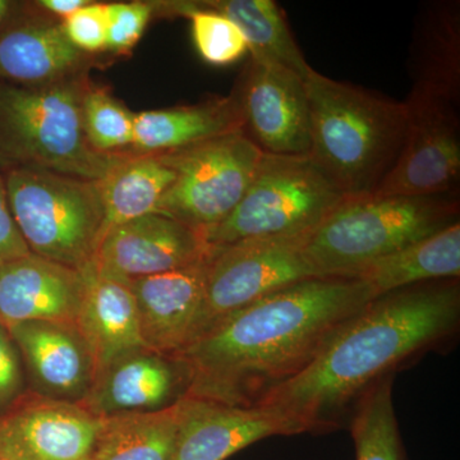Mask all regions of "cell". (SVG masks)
<instances>
[{"label": "cell", "instance_id": "cell-1", "mask_svg": "<svg viewBox=\"0 0 460 460\" xmlns=\"http://www.w3.org/2000/svg\"><path fill=\"white\" fill-rule=\"evenodd\" d=\"M376 296L363 281L313 278L239 310L175 354L189 371L186 396L261 404Z\"/></svg>", "mask_w": 460, "mask_h": 460}, {"label": "cell", "instance_id": "cell-2", "mask_svg": "<svg viewBox=\"0 0 460 460\" xmlns=\"http://www.w3.org/2000/svg\"><path fill=\"white\" fill-rule=\"evenodd\" d=\"M459 323V279L378 296L335 332L304 372L259 405L279 411L299 435L335 431L372 385L452 338Z\"/></svg>", "mask_w": 460, "mask_h": 460}, {"label": "cell", "instance_id": "cell-3", "mask_svg": "<svg viewBox=\"0 0 460 460\" xmlns=\"http://www.w3.org/2000/svg\"><path fill=\"white\" fill-rule=\"evenodd\" d=\"M305 84L310 111L308 156L345 198L374 195L404 145V102L314 69Z\"/></svg>", "mask_w": 460, "mask_h": 460}, {"label": "cell", "instance_id": "cell-4", "mask_svg": "<svg viewBox=\"0 0 460 460\" xmlns=\"http://www.w3.org/2000/svg\"><path fill=\"white\" fill-rule=\"evenodd\" d=\"M459 195L347 198L311 233L305 253L317 278H343L459 222Z\"/></svg>", "mask_w": 460, "mask_h": 460}, {"label": "cell", "instance_id": "cell-5", "mask_svg": "<svg viewBox=\"0 0 460 460\" xmlns=\"http://www.w3.org/2000/svg\"><path fill=\"white\" fill-rule=\"evenodd\" d=\"M84 87L60 80L40 86L0 83V151L18 164L99 181L124 155L98 153L87 141Z\"/></svg>", "mask_w": 460, "mask_h": 460}, {"label": "cell", "instance_id": "cell-6", "mask_svg": "<svg viewBox=\"0 0 460 460\" xmlns=\"http://www.w3.org/2000/svg\"><path fill=\"white\" fill-rule=\"evenodd\" d=\"M4 178L9 208L31 253L84 272L104 235L98 181L16 164Z\"/></svg>", "mask_w": 460, "mask_h": 460}, {"label": "cell", "instance_id": "cell-7", "mask_svg": "<svg viewBox=\"0 0 460 460\" xmlns=\"http://www.w3.org/2000/svg\"><path fill=\"white\" fill-rule=\"evenodd\" d=\"M345 199L310 156L262 154L243 199L205 239L222 247L246 239L305 234Z\"/></svg>", "mask_w": 460, "mask_h": 460}, {"label": "cell", "instance_id": "cell-8", "mask_svg": "<svg viewBox=\"0 0 460 460\" xmlns=\"http://www.w3.org/2000/svg\"><path fill=\"white\" fill-rule=\"evenodd\" d=\"M175 180L157 214L205 233L237 208L253 180L262 153L242 131L162 154Z\"/></svg>", "mask_w": 460, "mask_h": 460}, {"label": "cell", "instance_id": "cell-9", "mask_svg": "<svg viewBox=\"0 0 460 460\" xmlns=\"http://www.w3.org/2000/svg\"><path fill=\"white\" fill-rule=\"evenodd\" d=\"M311 233L211 246L204 302L190 343L260 299L317 278L305 253Z\"/></svg>", "mask_w": 460, "mask_h": 460}, {"label": "cell", "instance_id": "cell-10", "mask_svg": "<svg viewBox=\"0 0 460 460\" xmlns=\"http://www.w3.org/2000/svg\"><path fill=\"white\" fill-rule=\"evenodd\" d=\"M402 102L408 114L404 145L374 195H459L460 107L413 86Z\"/></svg>", "mask_w": 460, "mask_h": 460}, {"label": "cell", "instance_id": "cell-11", "mask_svg": "<svg viewBox=\"0 0 460 460\" xmlns=\"http://www.w3.org/2000/svg\"><path fill=\"white\" fill-rule=\"evenodd\" d=\"M232 98L241 131L262 154L308 156L310 111L305 78L250 58Z\"/></svg>", "mask_w": 460, "mask_h": 460}, {"label": "cell", "instance_id": "cell-12", "mask_svg": "<svg viewBox=\"0 0 460 460\" xmlns=\"http://www.w3.org/2000/svg\"><path fill=\"white\" fill-rule=\"evenodd\" d=\"M102 419L27 392L0 413V460H93Z\"/></svg>", "mask_w": 460, "mask_h": 460}, {"label": "cell", "instance_id": "cell-13", "mask_svg": "<svg viewBox=\"0 0 460 460\" xmlns=\"http://www.w3.org/2000/svg\"><path fill=\"white\" fill-rule=\"evenodd\" d=\"M204 233L160 214L108 229L96 252V271L124 283L187 268L211 253Z\"/></svg>", "mask_w": 460, "mask_h": 460}, {"label": "cell", "instance_id": "cell-14", "mask_svg": "<svg viewBox=\"0 0 460 460\" xmlns=\"http://www.w3.org/2000/svg\"><path fill=\"white\" fill-rule=\"evenodd\" d=\"M180 429L171 460H226L272 436L298 431L271 408L235 407L206 399H181Z\"/></svg>", "mask_w": 460, "mask_h": 460}, {"label": "cell", "instance_id": "cell-15", "mask_svg": "<svg viewBox=\"0 0 460 460\" xmlns=\"http://www.w3.org/2000/svg\"><path fill=\"white\" fill-rule=\"evenodd\" d=\"M189 371L177 356L142 348L115 359L99 372L80 402L93 416L165 410L183 399Z\"/></svg>", "mask_w": 460, "mask_h": 460}, {"label": "cell", "instance_id": "cell-16", "mask_svg": "<svg viewBox=\"0 0 460 460\" xmlns=\"http://www.w3.org/2000/svg\"><path fill=\"white\" fill-rule=\"evenodd\" d=\"M7 328L20 350L29 392L78 404L86 398L96 367L75 325L27 321Z\"/></svg>", "mask_w": 460, "mask_h": 460}, {"label": "cell", "instance_id": "cell-17", "mask_svg": "<svg viewBox=\"0 0 460 460\" xmlns=\"http://www.w3.org/2000/svg\"><path fill=\"white\" fill-rule=\"evenodd\" d=\"M86 278L30 253L0 268V323L27 321L75 325L83 304Z\"/></svg>", "mask_w": 460, "mask_h": 460}, {"label": "cell", "instance_id": "cell-18", "mask_svg": "<svg viewBox=\"0 0 460 460\" xmlns=\"http://www.w3.org/2000/svg\"><path fill=\"white\" fill-rule=\"evenodd\" d=\"M208 260L128 281L148 349L175 356L190 343L204 302Z\"/></svg>", "mask_w": 460, "mask_h": 460}, {"label": "cell", "instance_id": "cell-19", "mask_svg": "<svg viewBox=\"0 0 460 460\" xmlns=\"http://www.w3.org/2000/svg\"><path fill=\"white\" fill-rule=\"evenodd\" d=\"M84 274L86 289L75 328L89 347L98 376L124 354L148 347L142 339L137 305L128 283L99 274L93 265Z\"/></svg>", "mask_w": 460, "mask_h": 460}, {"label": "cell", "instance_id": "cell-20", "mask_svg": "<svg viewBox=\"0 0 460 460\" xmlns=\"http://www.w3.org/2000/svg\"><path fill=\"white\" fill-rule=\"evenodd\" d=\"M413 87L460 107L459 2L426 4L416 20L408 58Z\"/></svg>", "mask_w": 460, "mask_h": 460}, {"label": "cell", "instance_id": "cell-21", "mask_svg": "<svg viewBox=\"0 0 460 460\" xmlns=\"http://www.w3.org/2000/svg\"><path fill=\"white\" fill-rule=\"evenodd\" d=\"M60 23L14 20L0 32V81L40 86L65 80L83 62Z\"/></svg>", "mask_w": 460, "mask_h": 460}, {"label": "cell", "instance_id": "cell-22", "mask_svg": "<svg viewBox=\"0 0 460 460\" xmlns=\"http://www.w3.org/2000/svg\"><path fill=\"white\" fill-rule=\"evenodd\" d=\"M241 128L232 96L187 107L141 111L133 115L132 148L136 155L172 153Z\"/></svg>", "mask_w": 460, "mask_h": 460}, {"label": "cell", "instance_id": "cell-23", "mask_svg": "<svg viewBox=\"0 0 460 460\" xmlns=\"http://www.w3.org/2000/svg\"><path fill=\"white\" fill-rule=\"evenodd\" d=\"M460 223L420 239L344 275L363 281L376 296L428 281L459 279Z\"/></svg>", "mask_w": 460, "mask_h": 460}, {"label": "cell", "instance_id": "cell-24", "mask_svg": "<svg viewBox=\"0 0 460 460\" xmlns=\"http://www.w3.org/2000/svg\"><path fill=\"white\" fill-rule=\"evenodd\" d=\"M174 180V169L162 154L124 156L98 181L104 208V234L119 224L157 214L160 201Z\"/></svg>", "mask_w": 460, "mask_h": 460}, {"label": "cell", "instance_id": "cell-25", "mask_svg": "<svg viewBox=\"0 0 460 460\" xmlns=\"http://www.w3.org/2000/svg\"><path fill=\"white\" fill-rule=\"evenodd\" d=\"M229 18L246 39L251 58L307 78L313 66L299 49L286 13L274 0H220L202 3Z\"/></svg>", "mask_w": 460, "mask_h": 460}, {"label": "cell", "instance_id": "cell-26", "mask_svg": "<svg viewBox=\"0 0 460 460\" xmlns=\"http://www.w3.org/2000/svg\"><path fill=\"white\" fill-rule=\"evenodd\" d=\"M180 402L165 410L102 419L93 460H171L180 429Z\"/></svg>", "mask_w": 460, "mask_h": 460}, {"label": "cell", "instance_id": "cell-27", "mask_svg": "<svg viewBox=\"0 0 460 460\" xmlns=\"http://www.w3.org/2000/svg\"><path fill=\"white\" fill-rule=\"evenodd\" d=\"M393 375L378 380L357 402L349 419L356 460H408L393 402Z\"/></svg>", "mask_w": 460, "mask_h": 460}, {"label": "cell", "instance_id": "cell-28", "mask_svg": "<svg viewBox=\"0 0 460 460\" xmlns=\"http://www.w3.org/2000/svg\"><path fill=\"white\" fill-rule=\"evenodd\" d=\"M133 115L104 90L84 87V133L91 146L98 153L120 155V150L132 147Z\"/></svg>", "mask_w": 460, "mask_h": 460}, {"label": "cell", "instance_id": "cell-29", "mask_svg": "<svg viewBox=\"0 0 460 460\" xmlns=\"http://www.w3.org/2000/svg\"><path fill=\"white\" fill-rule=\"evenodd\" d=\"M181 16H189L199 57L211 66H229L248 51L246 39L229 18L204 5L180 4Z\"/></svg>", "mask_w": 460, "mask_h": 460}, {"label": "cell", "instance_id": "cell-30", "mask_svg": "<svg viewBox=\"0 0 460 460\" xmlns=\"http://www.w3.org/2000/svg\"><path fill=\"white\" fill-rule=\"evenodd\" d=\"M153 12V5L146 3L107 4L108 38L105 49L124 54L135 48L144 35Z\"/></svg>", "mask_w": 460, "mask_h": 460}, {"label": "cell", "instance_id": "cell-31", "mask_svg": "<svg viewBox=\"0 0 460 460\" xmlns=\"http://www.w3.org/2000/svg\"><path fill=\"white\" fill-rule=\"evenodd\" d=\"M60 25L69 42L83 53H96L107 48V4L90 2Z\"/></svg>", "mask_w": 460, "mask_h": 460}, {"label": "cell", "instance_id": "cell-32", "mask_svg": "<svg viewBox=\"0 0 460 460\" xmlns=\"http://www.w3.org/2000/svg\"><path fill=\"white\" fill-rule=\"evenodd\" d=\"M27 392L22 358L7 326L0 323V413Z\"/></svg>", "mask_w": 460, "mask_h": 460}, {"label": "cell", "instance_id": "cell-33", "mask_svg": "<svg viewBox=\"0 0 460 460\" xmlns=\"http://www.w3.org/2000/svg\"><path fill=\"white\" fill-rule=\"evenodd\" d=\"M30 253L31 251L27 247L9 208L4 178L0 174V268Z\"/></svg>", "mask_w": 460, "mask_h": 460}, {"label": "cell", "instance_id": "cell-34", "mask_svg": "<svg viewBox=\"0 0 460 460\" xmlns=\"http://www.w3.org/2000/svg\"><path fill=\"white\" fill-rule=\"evenodd\" d=\"M89 3L87 0H40L36 4L65 20V18L71 16L78 9L84 7Z\"/></svg>", "mask_w": 460, "mask_h": 460}, {"label": "cell", "instance_id": "cell-35", "mask_svg": "<svg viewBox=\"0 0 460 460\" xmlns=\"http://www.w3.org/2000/svg\"><path fill=\"white\" fill-rule=\"evenodd\" d=\"M17 3L11 0H0V32L17 20Z\"/></svg>", "mask_w": 460, "mask_h": 460}]
</instances>
